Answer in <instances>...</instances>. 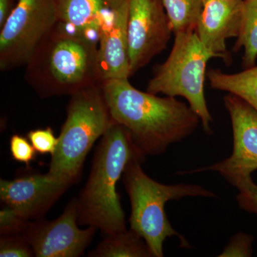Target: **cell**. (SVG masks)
I'll use <instances>...</instances> for the list:
<instances>
[{
  "label": "cell",
  "instance_id": "obj_1",
  "mask_svg": "<svg viewBox=\"0 0 257 257\" xmlns=\"http://www.w3.org/2000/svg\"><path fill=\"white\" fill-rule=\"evenodd\" d=\"M99 84L112 121L127 130L145 157L163 154L172 144L190 136L201 122L189 104L173 96L138 90L128 79Z\"/></svg>",
  "mask_w": 257,
  "mask_h": 257
},
{
  "label": "cell",
  "instance_id": "obj_2",
  "mask_svg": "<svg viewBox=\"0 0 257 257\" xmlns=\"http://www.w3.org/2000/svg\"><path fill=\"white\" fill-rule=\"evenodd\" d=\"M97 42L59 22L32 52L25 80L43 98L71 96L99 83Z\"/></svg>",
  "mask_w": 257,
  "mask_h": 257
},
{
  "label": "cell",
  "instance_id": "obj_3",
  "mask_svg": "<svg viewBox=\"0 0 257 257\" xmlns=\"http://www.w3.org/2000/svg\"><path fill=\"white\" fill-rule=\"evenodd\" d=\"M145 157L127 130L113 121L96 147L89 178L77 199L79 225L94 226L105 235L126 231L116 185L128 162Z\"/></svg>",
  "mask_w": 257,
  "mask_h": 257
},
{
  "label": "cell",
  "instance_id": "obj_4",
  "mask_svg": "<svg viewBox=\"0 0 257 257\" xmlns=\"http://www.w3.org/2000/svg\"><path fill=\"white\" fill-rule=\"evenodd\" d=\"M143 162L140 159H133L126 165L122 175L131 202L130 229L145 240L155 257L164 256V243L172 236L179 238L182 247L190 248L187 239L171 225L165 212V204L169 201L185 197L213 198L215 194L196 184L159 183L144 172Z\"/></svg>",
  "mask_w": 257,
  "mask_h": 257
},
{
  "label": "cell",
  "instance_id": "obj_5",
  "mask_svg": "<svg viewBox=\"0 0 257 257\" xmlns=\"http://www.w3.org/2000/svg\"><path fill=\"white\" fill-rule=\"evenodd\" d=\"M70 96L67 118L47 173L72 186L78 182L86 157L94 143L113 121L99 83Z\"/></svg>",
  "mask_w": 257,
  "mask_h": 257
},
{
  "label": "cell",
  "instance_id": "obj_6",
  "mask_svg": "<svg viewBox=\"0 0 257 257\" xmlns=\"http://www.w3.org/2000/svg\"><path fill=\"white\" fill-rule=\"evenodd\" d=\"M170 55L154 69L147 92L166 96H182L199 116L204 131L211 134L213 119L204 93L207 65L214 56L207 50L195 32L175 34Z\"/></svg>",
  "mask_w": 257,
  "mask_h": 257
},
{
  "label": "cell",
  "instance_id": "obj_7",
  "mask_svg": "<svg viewBox=\"0 0 257 257\" xmlns=\"http://www.w3.org/2000/svg\"><path fill=\"white\" fill-rule=\"evenodd\" d=\"M60 22L55 0H19L0 28V70L26 65L44 37Z\"/></svg>",
  "mask_w": 257,
  "mask_h": 257
},
{
  "label": "cell",
  "instance_id": "obj_8",
  "mask_svg": "<svg viewBox=\"0 0 257 257\" xmlns=\"http://www.w3.org/2000/svg\"><path fill=\"white\" fill-rule=\"evenodd\" d=\"M224 101L232 126V153L220 162L188 173L214 171L236 187L257 170V111L234 94L224 96Z\"/></svg>",
  "mask_w": 257,
  "mask_h": 257
},
{
  "label": "cell",
  "instance_id": "obj_9",
  "mask_svg": "<svg viewBox=\"0 0 257 257\" xmlns=\"http://www.w3.org/2000/svg\"><path fill=\"white\" fill-rule=\"evenodd\" d=\"M172 32L162 0H130L127 33L131 76L167 48Z\"/></svg>",
  "mask_w": 257,
  "mask_h": 257
},
{
  "label": "cell",
  "instance_id": "obj_10",
  "mask_svg": "<svg viewBox=\"0 0 257 257\" xmlns=\"http://www.w3.org/2000/svg\"><path fill=\"white\" fill-rule=\"evenodd\" d=\"M77 199L67 204L62 215L52 221H31L23 233L37 257H78L91 243L97 228L78 227Z\"/></svg>",
  "mask_w": 257,
  "mask_h": 257
},
{
  "label": "cell",
  "instance_id": "obj_11",
  "mask_svg": "<svg viewBox=\"0 0 257 257\" xmlns=\"http://www.w3.org/2000/svg\"><path fill=\"white\" fill-rule=\"evenodd\" d=\"M70 184L50 174L30 172L13 180L1 179L0 199L24 219H42Z\"/></svg>",
  "mask_w": 257,
  "mask_h": 257
},
{
  "label": "cell",
  "instance_id": "obj_12",
  "mask_svg": "<svg viewBox=\"0 0 257 257\" xmlns=\"http://www.w3.org/2000/svg\"><path fill=\"white\" fill-rule=\"evenodd\" d=\"M130 0H112L98 35L99 82L130 79L127 22Z\"/></svg>",
  "mask_w": 257,
  "mask_h": 257
},
{
  "label": "cell",
  "instance_id": "obj_13",
  "mask_svg": "<svg viewBox=\"0 0 257 257\" xmlns=\"http://www.w3.org/2000/svg\"><path fill=\"white\" fill-rule=\"evenodd\" d=\"M243 0H204L195 33L215 58L231 62L226 42L239 36L242 22Z\"/></svg>",
  "mask_w": 257,
  "mask_h": 257
},
{
  "label": "cell",
  "instance_id": "obj_14",
  "mask_svg": "<svg viewBox=\"0 0 257 257\" xmlns=\"http://www.w3.org/2000/svg\"><path fill=\"white\" fill-rule=\"evenodd\" d=\"M60 23L98 40L99 29L112 0H55Z\"/></svg>",
  "mask_w": 257,
  "mask_h": 257
},
{
  "label": "cell",
  "instance_id": "obj_15",
  "mask_svg": "<svg viewBox=\"0 0 257 257\" xmlns=\"http://www.w3.org/2000/svg\"><path fill=\"white\" fill-rule=\"evenodd\" d=\"M207 77L212 89L241 98L257 111V66L236 74L210 69L207 72Z\"/></svg>",
  "mask_w": 257,
  "mask_h": 257
},
{
  "label": "cell",
  "instance_id": "obj_16",
  "mask_svg": "<svg viewBox=\"0 0 257 257\" xmlns=\"http://www.w3.org/2000/svg\"><path fill=\"white\" fill-rule=\"evenodd\" d=\"M106 236L95 249L88 253V256H153L145 240L133 230H126Z\"/></svg>",
  "mask_w": 257,
  "mask_h": 257
},
{
  "label": "cell",
  "instance_id": "obj_17",
  "mask_svg": "<svg viewBox=\"0 0 257 257\" xmlns=\"http://www.w3.org/2000/svg\"><path fill=\"white\" fill-rule=\"evenodd\" d=\"M243 49L242 67L250 68L257 59V0H243L242 22L234 51Z\"/></svg>",
  "mask_w": 257,
  "mask_h": 257
},
{
  "label": "cell",
  "instance_id": "obj_18",
  "mask_svg": "<svg viewBox=\"0 0 257 257\" xmlns=\"http://www.w3.org/2000/svg\"><path fill=\"white\" fill-rule=\"evenodd\" d=\"M174 34L195 32L204 0H162Z\"/></svg>",
  "mask_w": 257,
  "mask_h": 257
},
{
  "label": "cell",
  "instance_id": "obj_19",
  "mask_svg": "<svg viewBox=\"0 0 257 257\" xmlns=\"http://www.w3.org/2000/svg\"><path fill=\"white\" fill-rule=\"evenodd\" d=\"M33 248L23 234L3 235L0 239V256L31 257Z\"/></svg>",
  "mask_w": 257,
  "mask_h": 257
},
{
  "label": "cell",
  "instance_id": "obj_20",
  "mask_svg": "<svg viewBox=\"0 0 257 257\" xmlns=\"http://www.w3.org/2000/svg\"><path fill=\"white\" fill-rule=\"evenodd\" d=\"M27 137L37 153L40 155L50 154L52 156L58 145V138H56L53 130L50 126L31 130Z\"/></svg>",
  "mask_w": 257,
  "mask_h": 257
},
{
  "label": "cell",
  "instance_id": "obj_21",
  "mask_svg": "<svg viewBox=\"0 0 257 257\" xmlns=\"http://www.w3.org/2000/svg\"><path fill=\"white\" fill-rule=\"evenodd\" d=\"M31 221L24 219L16 211L5 206L0 211V234H23Z\"/></svg>",
  "mask_w": 257,
  "mask_h": 257
},
{
  "label": "cell",
  "instance_id": "obj_22",
  "mask_svg": "<svg viewBox=\"0 0 257 257\" xmlns=\"http://www.w3.org/2000/svg\"><path fill=\"white\" fill-rule=\"evenodd\" d=\"M254 238L245 233H238L231 238L229 242L219 255L220 257H248L252 256Z\"/></svg>",
  "mask_w": 257,
  "mask_h": 257
},
{
  "label": "cell",
  "instance_id": "obj_23",
  "mask_svg": "<svg viewBox=\"0 0 257 257\" xmlns=\"http://www.w3.org/2000/svg\"><path fill=\"white\" fill-rule=\"evenodd\" d=\"M10 149L13 160L28 166L36 157V150L30 140L22 135L15 134L11 137Z\"/></svg>",
  "mask_w": 257,
  "mask_h": 257
},
{
  "label": "cell",
  "instance_id": "obj_24",
  "mask_svg": "<svg viewBox=\"0 0 257 257\" xmlns=\"http://www.w3.org/2000/svg\"><path fill=\"white\" fill-rule=\"evenodd\" d=\"M236 189L239 190L236 201L239 207L257 216V184L252 178L240 184Z\"/></svg>",
  "mask_w": 257,
  "mask_h": 257
},
{
  "label": "cell",
  "instance_id": "obj_25",
  "mask_svg": "<svg viewBox=\"0 0 257 257\" xmlns=\"http://www.w3.org/2000/svg\"><path fill=\"white\" fill-rule=\"evenodd\" d=\"M19 0H0V28L11 14Z\"/></svg>",
  "mask_w": 257,
  "mask_h": 257
}]
</instances>
